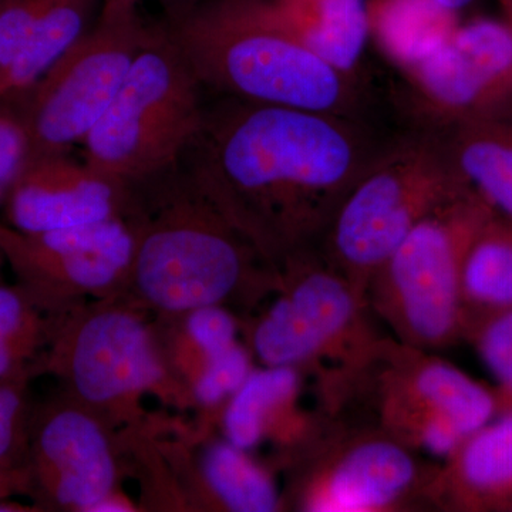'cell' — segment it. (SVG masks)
<instances>
[{
  "instance_id": "12",
  "label": "cell",
  "mask_w": 512,
  "mask_h": 512,
  "mask_svg": "<svg viewBox=\"0 0 512 512\" xmlns=\"http://www.w3.org/2000/svg\"><path fill=\"white\" fill-rule=\"evenodd\" d=\"M136 242V232L120 217L40 234L0 225V251L33 298L60 282L106 288L133 266Z\"/></svg>"
},
{
  "instance_id": "11",
  "label": "cell",
  "mask_w": 512,
  "mask_h": 512,
  "mask_svg": "<svg viewBox=\"0 0 512 512\" xmlns=\"http://www.w3.org/2000/svg\"><path fill=\"white\" fill-rule=\"evenodd\" d=\"M400 69L410 107L429 131L503 116L512 103V28L503 18L458 22Z\"/></svg>"
},
{
  "instance_id": "36",
  "label": "cell",
  "mask_w": 512,
  "mask_h": 512,
  "mask_svg": "<svg viewBox=\"0 0 512 512\" xmlns=\"http://www.w3.org/2000/svg\"><path fill=\"white\" fill-rule=\"evenodd\" d=\"M3 254H2V251H0V258H2Z\"/></svg>"
},
{
  "instance_id": "19",
  "label": "cell",
  "mask_w": 512,
  "mask_h": 512,
  "mask_svg": "<svg viewBox=\"0 0 512 512\" xmlns=\"http://www.w3.org/2000/svg\"><path fill=\"white\" fill-rule=\"evenodd\" d=\"M439 134L461 181L494 214L512 222V121L490 117Z\"/></svg>"
},
{
  "instance_id": "13",
  "label": "cell",
  "mask_w": 512,
  "mask_h": 512,
  "mask_svg": "<svg viewBox=\"0 0 512 512\" xmlns=\"http://www.w3.org/2000/svg\"><path fill=\"white\" fill-rule=\"evenodd\" d=\"M127 188L69 153L32 157L6 200L10 228L40 234L119 217Z\"/></svg>"
},
{
  "instance_id": "7",
  "label": "cell",
  "mask_w": 512,
  "mask_h": 512,
  "mask_svg": "<svg viewBox=\"0 0 512 512\" xmlns=\"http://www.w3.org/2000/svg\"><path fill=\"white\" fill-rule=\"evenodd\" d=\"M369 394L376 427L412 450L453 456L500 412V396L433 352L384 340L356 397Z\"/></svg>"
},
{
  "instance_id": "28",
  "label": "cell",
  "mask_w": 512,
  "mask_h": 512,
  "mask_svg": "<svg viewBox=\"0 0 512 512\" xmlns=\"http://www.w3.org/2000/svg\"><path fill=\"white\" fill-rule=\"evenodd\" d=\"M187 328L205 359L220 355L237 343V323L218 305L192 311Z\"/></svg>"
},
{
  "instance_id": "18",
  "label": "cell",
  "mask_w": 512,
  "mask_h": 512,
  "mask_svg": "<svg viewBox=\"0 0 512 512\" xmlns=\"http://www.w3.org/2000/svg\"><path fill=\"white\" fill-rule=\"evenodd\" d=\"M286 30L338 67L356 74L370 37L367 0H268Z\"/></svg>"
},
{
  "instance_id": "1",
  "label": "cell",
  "mask_w": 512,
  "mask_h": 512,
  "mask_svg": "<svg viewBox=\"0 0 512 512\" xmlns=\"http://www.w3.org/2000/svg\"><path fill=\"white\" fill-rule=\"evenodd\" d=\"M384 146L357 117L225 99L205 111L188 180L265 258L319 244Z\"/></svg>"
},
{
  "instance_id": "14",
  "label": "cell",
  "mask_w": 512,
  "mask_h": 512,
  "mask_svg": "<svg viewBox=\"0 0 512 512\" xmlns=\"http://www.w3.org/2000/svg\"><path fill=\"white\" fill-rule=\"evenodd\" d=\"M77 392L107 403L160 382L163 367L143 323L124 312L93 316L80 329L72 353Z\"/></svg>"
},
{
  "instance_id": "32",
  "label": "cell",
  "mask_w": 512,
  "mask_h": 512,
  "mask_svg": "<svg viewBox=\"0 0 512 512\" xmlns=\"http://www.w3.org/2000/svg\"><path fill=\"white\" fill-rule=\"evenodd\" d=\"M434 5L439 6L440 9L446 10L447 13L457 16L463 13L464 10L470 8L476 0H431Z\"/></svg>"
},
{
  "instance_id": "29",
  "label": "cell",
  "mask_w": 512,
  "mask_h": 512,
  "mask_svg": "<svg viewBox=\"0 0 512 512\" xmlns=\"http://www.w3.org/2000/svg\"><path fill=\"white\" fill-rule=\"evenodd\" d=\"M20 376L0 377V466L12 470L22 446L23 396Z\"/></svg>"
},
{
  "instance_id": "35",
  "label": "cell",
  "mask_w": 512,
  "mask_h": 512,
  "mask_svg": "<svg viewBox=\"0 0 512 512\" xmlns=\"http://www.w3.org/2000/svg\"><path fill=\"white\" fill-rule=\"evenodd\" d=\"M141 0H103L101 5L106 6H138Z\"/></svg>"
},
{
  "instance_id": "9",
  "label": "cell",
  "mask_w": 512,
  "mask_h": 512,
  "mask_svg": "<svg viewBox=\"0 0 512 512\" xmlns=\"http://www.w3.org/2000/svg\"><path fill=\"white\" fill-rule=\"evenodd\" d=\"M136 237L131 268L138 288L171 312L218 305L244 281L252 256L261 255L195 188L194 201L175 202Z\"/></svg>"
},
{
  "instance_id": "2",
  "label": "cell",
  "mask_w": 512,
  "mask_h": 512,
  "mask_svg": "<svg viewBox=\"0 0 512 512\" xmlns=\"http://www.w3.org/2000/svg\"><path fill=\"white\" fill-rule=\"evenodd\" d=\"M163 26L202 87L228 99L348 117L362 107L356 74L303 45L268 0H202Z\"/></svg>"
},
{
  "instance_id": "10",
  "label": "cell",
  "mask_w": 512,
  "mask_h": 512,
  "mask_svg": "<svg viewBox=\"0 0 512 512\" xmlns=\"http://www.w3.org/2000/svg\"><path fill=\"white\" fill-rule=\"evenodd\" d=\"M303 458L298 500L308 512H392L431 503L439 470L379 427L352 429L339 417Z\"/></svg>"
},
{
  "instance_id": "16",
  "label": "cell",
  "mask_w": 512,
  "mask_h": 512,
  "mask_svg": "<svg viewBox=\"0 0 512 512\" xmlns=\"http://www.w3.org/2000/svg\"><path fill=\"white\" fill-rule=\"evenodd\" d=\"M430 497L453 511H512V404H503L444 461Z\"/></svg>"
},
{
  "instance_id": "17",
  "label": "cell",
  "mask_w": 512,
  "mask_h": 512,
  "mask_svg": "<svg viewBox=\"0 0 512 512\" xmlns=\"http://www.w3.org/2000/svg\"><path fill=\"white\" fill-rule=\"evenodd\" d=\"M302 384V373L293 367L252 370L225 410L227 441L249 453L274 430L301 444L305 456L329 429L332 417L309 416L299 409Z\"/></svg>"
},
{
  "instance_id": "31",
  "label": "cell",
  "mask_w": 512,
  "mask_h": 512,
  "mask_svg": "<svg viewBox=\"0 0 512 512\" xmlns=\"http://www.w3.org/2000/svg\"><path fill=\"white\" fill-rule=\"evenodd\" d=\"M160 5L165 10V16L167 18H173V16L181 15V13L187 12L195 5L202 2V0H158Z\"/></svg>"
},
{
  "instance_id": "34",
  "label": "cell",
  "mask_w": 512,
  "mask_h": 512,
  "mask_svg": "<svg viewBox=\"0 0 512 512\" xmlns=\"http://www.w3.org/2000/svg\"><path fill=\"white\" fill-rule=\"evenodd\" d=\"M498 2H500L501 13H503L501 18L512 28V0H498Z\"/></svg>"
},
{
  "instance_id": "3",
  "label": "cell",
  "mask_w": 512,
  "mask_h": 512,
  "mask_svg": "<svg viewBox=\"0 0 512 512\" xmlns=\"http://www.w3.org/2000/svg\"><path fill=\"white\" fill-rule=\"evenodd\" d=\"M284 265L285 291L259 320L252 346L265 366L315 375L320 409L339 417L386 338L370 323L365 296L319 249L291 255Z\"/></svg>"
},
{
  "instance_id": "23",
  "label": "cell",
  "mask_w": 512,
  "mask_h": 512,
  "mask_svg": "<svg viewBox=\"0 0 512 512\" xmlns=\"http://www.w3.org/2000/svg\"><path fill=\"white\" fill-rule=\"evenodd\" d=\"M204 478L229 511L272 512L281 505V495L271 474L256 464L248 451L229 441L208 448L204 456Z\"/></svg>"
},
{
  "instance_id": "15",
  "label": "cell",
  "mask_w": 512,
  "mask_h": 512,
  "mask_svg": "<svg viewBox=\"0 0 512 512\" xmlns=\"http://www.w3.org/2000/svg\"><path fill=\"white\" fill-rule=\"evenodd\" d=\"M36 467L40 484L57 503L86 511L110 497L116 478L106 437L76 410L43 421L36 437Z\"/></svg>"
},
{
  "instance_id": "24",
  "label": "cell",
  "mask_w": 512,
  "mask_h": 512,
  "mask_svg": "<svg viewBox=\"0 0 512 512\" xmlns=\"http://www.w3.org/2000/svg\"><path fill=\"white\" fill-rule=\"evenodd\" d=\"M493 376L503 404H512V311L491 313L468 323L466 338Z\"/></svg>"
},
{
  "instance_id": "26",
  "label": "cell",
  "mask_w": 512,
  "mask_h": 512,
  "mask_svg": "<svg viewBox=\"0 0 512 512\" xmlns=\"http://www.w3.org/2000/svg\"><path fill=\"white\" fill-rule=\"evenodd\" d=\"M32 158V143L20 97L0 99V204Z\"/></svg>"
},
{
  "instance_id": "21",
  "label": "cell",
  "mask_w": 512,
  "mask_h": 512,
  "mask_svg": "<svg viewBox=\"0 0 512 512\" xmlns=\"http://www.w3.org/2000/svg\"><path fill=\"white\" fill-rule=\"evenodd\" d=\"M461 295L467 326L481 316L512 311L511 221L493 214L478 229L464 259Z\"/></svg>"
},
{
  "instance_id": "25",
  "label": "cell",
  "mask_w": 512,
  "mask_h": 512,
  "mask_svg": "<svg viewBox=\"0 0 512 512\" xmlns=\"http://www.w3.org/2000/svg\"><path fill=\"white\" fill-rule=\"evenodd\" d=\"M25 293L0 288V377L20 376V365L36 345L37 319Z\"/></svg>"
},
{
  "instance_id": "8",
  "label": "cell",
  "mask_w": 512,
  "mask_h": 512,
  "mask_svg": "<svg viewBox=\"0 0 512 512\" xmlns=\"http://www.w3.org/2000/svg\"><path fill=\"white\" fill-rule=\"evenodd\" d=\"M153 26L137 6L101 5L86 33L23 94L32 157L69 153L109 109Z\"/></svg>"
},
{
  "instance_id": "22",
  "label": "cell",
  "mask_w": 512,
  "mask_h": 512,
  "mask_svg": "<svg viewBox=\"0 0 512 512\" xmlns=\"http://www.w3.org/2000/svg\"><path fill=\"white\" fill-rule=\"evenodd\" d=\"M369 19L370 35L400 67L433 49L458 23L431 0H375L369 2Z\"/></svg>"
},
{
  "instance_id": "20",
  "label": "cell",
  "mask_w": 512,
  "mask_h": 512,
  "mask_svg": "<svg viewBox=\"0 0 512 512\" xmlns=\"http://www.w3.org/2000/svg\"><path fill=\"white\" fill-rule=\"evenodd\" d=\"M103 0H33L28 45L0 77V99L23 96L87 32Z\"/></svg>"
},
{
  "instance_id": "6",
  "label": "cell",
  "mask_w": 512,
  "mask_h": 512,
  "mask_svg": "<svg viewBox=\"0 0 512 512\" xmlns=\"http://www.w3.org/2000/svg\"><path fill=\"white\" fill-rule=\"evenodd\" d=\"M493 214L473 191L461 192L421 220L377 269L366 301L394 340L436 352L466 338L464 259Z\"/></svg>"
},
{
  "instance_id": "5",
  "label": "cell",
  "mask_w": 512,
  "mask_h": 512,
  "mask_svg": "<svg viewBox=\"0 0 512 512\" xmlns=\"http://www.w3.org/2000/svg\"><path fill=\"white\" fill-rule=\"evenodd\" d=\"M470 190L439 133L423 130L384 146L339 205L318 249L366 298L377 269L421 220Z\"/></svg>"
},
{
  "instance_id": "30",
  "label": "cell",
  "mask_w": 512,
  "mask_h": 512,
  "mask_svg": "<svg viewBox=\"0 0 512 512\" xmlns=\"http://www.w3.org/2000/svg\"><path fill=\"white\" fill-rule=\"evenodd\" d=\"M23 484H28L25 474L0 466V497L8 495L10 490Z\"/></svg>"
},
{
  "instance_id": "27",
  "label": "cell",
  "mask_w": 512,
  "mask_h": 512,
  "mask_svg": "<svg viewBox=\"0 0 512 512\" xmlns=\"http://www.w3.org/2000/svg\"><path fill=\"white\" fill-rule=\"evenodd\" d=\"M247 350L235 343L220 355L205 359L204 372L195 384L198 402L214 406L231 399L252 372Z\"/></svg>"
},
{
  "instance_id": "4",
  "label": "cell",
  "mask_w": 512,
  "mask_h": 512,
  "mask_svg": "<svg viewBox=\"0 0 512 512\" xmlns=\"http://www.w3.org/2000/svg\"><path fill=\"white\" fill-rule=\"evenodd\" d=\"M202 84L163 25L153 26L109 109L84 138V161L130 187L173 173L204 126Z\"/></svg>"
},
{
  "instance_id": "33",
  "label": "cell",
  "mask_w": 512,
  "mask_h": 512,
  "mask_svg": "<svg viewBox=\"0 0 512 512\" xmlns=\"http://www.w3.org/2000/svg\"><path fill=\"white\" fill-rule=\"evenodd\" d=\"M92 511L97 512H121L128 511V508L123 503H119V501L111 500V498H106V500L101 501V503L97 504L96 507H93Z\"/></svg>"
}]
</instances>
